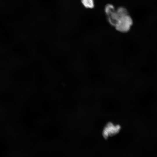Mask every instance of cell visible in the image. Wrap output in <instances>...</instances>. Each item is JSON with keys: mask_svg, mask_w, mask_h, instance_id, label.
<instances>
[{"mask_svg": "<svg viewBox=\"0 0 157 157\" xmlns=\"http://www.w3.org/2000/svg\"><path fill=\"white\" fill-rule=\"evenodd\" d=\"M132 24L131 17L127 15L120 17L115 27L118 31L125 33L129 31Z\"/></svg>", "mask_w": 157, "mask_h": 157, "instance_id": "obj_1", "label": "cell"}, {"mask_svg": "<svg viewBox=\"0 0 157 157\" xmlns=\"http://www.w3.org/2000/svg\"><path fill=\"white\" fill-rule=\"evenodd\" d=\"M121 126L119 125H114L111 122H108L104 127L102 132L103 136L105 139L109 136H112L117 134L120 131Z\"/></svg>", "mask_w": 157, "mask_h": 157, "instance_id": "obj_2", "label": "cell"}, {"mask_svg": "<svg viewBox=\"0 0 157 157\" xmlns=\"http://www.w3.org/2000/svg\"><path fill=\"white\" fill-rule=\"evenodd\" d=\"M107 16L108 22L110 24L115 26L120 18L116 10Z\"/></svg>", "mask_w": 157, "mask_h": 157, "instance_id": "obj_3", "label": "cell"}, {"mask_svg": "<svg viewBox=\"0 0 157 157\" xmlns=\"http://www.w3.org/2000/svg\"><path fill=\"white\" fill-rule=\"evenodd\" d=\"M116 11L120 18L128 15V12L126 9L122 7H118Z\"/></svg>", "mask_w": 157, "mask_h": 157, "instance_id": "obj_4", "label": "cell"}, {"mask_svg": "<svg viewBox=\"0 0 157 157\" xmlns=\"http://www.w3.org/2000/svg\"><path fill=\"white\" fill-rule=\"evenodd\" d=\"M83 6L86 8H92L94 7L93 0H81Z\"/></svg>", "mask_w": 157, "mask_h": 157, "instance_id": "obj_5", "label": "cell"}, {"mask_svg": "<svg viewBox=\"0 0 157 157\" xmlns=\"http://www.w3.org/2000/svg\"><path fill=\"white\" fill-rule=\"evenodd\" d=\"M115 10L114 6L111 4H107L105 7V11L107 15Z\"/></svg>", "mask_w": 157, "mask_h": 157, "instance_id": "obj_6", "label": "cell"}]
</instances>
